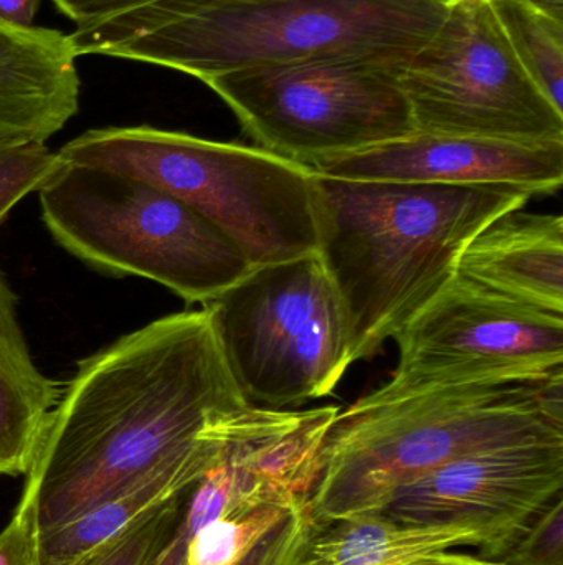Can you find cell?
<instances>
[{
    "label": "cell",
    "instance_id": "obj_1",
    "mask_svg": "<svg viewBox=\"0 0 563 565\" xmlns=\"http://www.w3.org/2000/svg\"><path fill=\"white\" fill-rule=\"evenodd\" d=\"M210 312L164 316L79 362L25 475L48 530L165 468L215 457L247 407Z\"/></svg>",
    "mask_w": 563,
    "mask_h": 565
},
{
    "label": "cell",
    "instance_id": "obj_2",
    "mask_svg": "<svg viewBox=\"0 0 563 565\" xmlns=\"http://www.w3.org/2000/svg\"><path fill=\"white\" fill-rule=\"evenodd\" d=\"M323 260L349 322L350 359L372 358L456 275L489 222L528 192L496 185L360 181L314 172Z\"/></svg>",
    "mask_w": 563,
    "mask_h": 565
},
{
    "label": "cell",
    "instance_id": "obj_3",
    "mask_svg": "<svg viewBox=\"0 0 563 565\" xmlns=\"http://www.w3.org/2000/svg\"><path fill=\"white\" fill-rule=\"evenodd\" d=\"M559 438L563 375L390 401L362 397L331 425L304 508L314 526L382 513L397 491L453 458Z\"/></svg>",
    "mask_w": 563,
    "mask_h": 565
},
{
    "label": "cell",
    "instance_id": "obj_4",
    "mask_svg": "<svg viewBox=\"0 0 563 565\" xmlns=\"http://www.w3.org/2000/svg\"><path fill=\"white\" fill-rule=\"evenodd\" d=\"M58 158L138 175L171 192L230 238L253 267L317 254L314 172L258 146L152 126L91 129Z\"/></svg>",
    "mask_w": 563,
    "mask_h": 565
},
{
    "label": "cell",
    "instance_id": "obj_5",
    "mask_svg": "<svg viewBox=\"0 0 563 565\" xmlns=\"http://www.w3.org/2000/svg\"><path fill=\"white\" fill-rule=\"evenodd\" d=\"M446 7L423 0H267L171 20L101 46L204 79L235 70L314 60L393 63L433 35Z\"/></svg>",
    "mask_w": 563,
    "mask_h": 565
},
{
    "label": "cell",
    "instance_id": "obj_6",
    "mask_svg": "<svg viewBox=\"0 0 563 565\" xmlns=\"http://www.w3.org/2000/svg\"><path fill=\"white\" fill-rule=\"evenodd\" d=\"M52 237L109 277H141L207 305L253 265L181 199L138 175L59 159L39 189Z\"/></svg>",
    "mask_w": 563,
    "mask_h": 565
},
{
    "label": "cell",
    "instance_id": "obj_7",
    "mask_svg": "<svg viewBox=\"0 0 563 565\" xmlns=\"http://www.w3.org/2000/svg\"><path fill=\"white\" fill-rule=\"evenodd\" d=\"M204 308L248 404L327 397L353 364L346 308L317 254L255 267Z\"/></svg>",
    "mask_w": 563,
    "mask_h": 565
},
{
    "label": "cell",
    "instance_id": "obj_8",
    "mask_svg": "<svg viewBox=\"0 0 563 565\" xmlns=\"http://www.w3.org/2000/svg\"><path fill=\"white\" fill-rule=\"evenodd\" d=\"M204 83L258 148L310 169L416 132L389 63L314 60L235 70Z\"/></svg>",
    "mask_w": 563,
    "mask_h": 565
},
{
    "label": "cell",
    "instance_id": "obj_9",
    "mask_svg": "<svg viewBox=\"0 0 563 565\" xmlns=\"http://www.w3.org/2000/svg\"><path fill=\"white\" fill-rule=\"evenodd\" d=\"M390 72L409 102L416 132L563 141V111L512 49L489 0L446 7L433 35Z\"/></svg>",
    "mask_w": 563,
    "mask_h": 565
},
{
    "label": "cell",
    "instance_id": "obj_10",
    "mask_svg": "<svg viewBox=\"0 0 563 565\" xmlns=\"http://www.w3.org/2000/svg\"><path fill=\"white\" fill-rule=\"evenodd\" d=\"M393 377L370 401L563 375V315L539 311L455 275L396 335Z\"/></svg>",
    "mask_w": 563,
    "mask_h": 565
},
{
    "label": "cell",
    "instance_id": "obj_11",
    "mask_svg": "<svg viewBox=\"0 0 563 565\" xmlns=\"http://www.w3.org/2000/svg\"><path fill=\"white\" fill-rule=\"evenodd\" d=\"M562 490L563 438L522 441L440 465L397 491L382 514L413 526L476 530L483 557L498 559Z\"/></svg>",
    "mask_w": 563,
    "mask_h": 565
},
{
    "label": "cell",
    "instance_id": "obj_12",
    "mask_svg": "<svg viewBox=\"0 0 563 565\" xmlns=\"http://www.w3.org/2000/svg\"><path fill=\"white\" fill-rule=\"evenodd\" d=\"M311 171L360 181L496 185L531 195L554 194L563 182V141L516 142L415 132L324 159Z\"/></svg>",
    "mask_w": 563,
    "mask_h": 565
},
{
    "label": "cell",
    "instance_id": "obj_13",
    "mask_svg": "<svg viewBox=\"0 0 563 565\" xmlns=\"http://www.w3.org/2000/svg\"><path fill=\"white\" fill-rule=\"evenodd\" d=\"M69 33L0 19V145L45 142L78 113Z\"/></svg>",
    "mask_w": 563,
    "mask_h": 565
},
{
    "label": "cell",
    "instance_id": "obj_14",
    "mask_svg": "<svg viewBox=\"0 0 563 565\" xmlns=\"http://www.w3.org/2000/svg\"><path fill=\"white\" fill-rule=\"evenodd\" d=\"M456 275L519 305L563 315V218L499 215L468 242Z\"/></svg>",
    "mask_w": 563,
    "mask_h": 565
},
{
    "label": "cell",
    "instance_id": "obj_15",
    "mask_svg": "<svg viewBox=\"0 0 563 565\" xmlns=\"http://www.w3.org/2000/svg\"><path fill=\"white\" fill-rule=\"evenodd\" d=\"M59 395L33 364L15 292L0 270V477L29 473Z\"/></svg>",
    "mask_w": 563,
    "mask_h": 565
},
{
    "label": "cell",
    "instance_id": "obj_16",
    "mask_svg": "<svg viewBox=\"0 0 563 565\" xmlns=\"http://www.w3.org/2000/svg\"><path fill=\"white\" fill-rule=\"evenodd\" d=\"M218 454L220 448L215 457L207 460L149 475L138 483L102 498L65 523L39 530L36 565H78L93 551L121 536L149 511L194 488L214 467Z\"/></svg>",
    "mask_w": 563,
    "mask_h": 565
},
{
    "label": "cell",
    "instance_id": "obj_17",
    "mask_svg": "<svg viewBox=\"0 0 563 565\" xmlns=\"http://www.w3.org/2000/svg\"><path fill=\"white\" fill-rule=\"evenodd\" d=\"M485 540L476 530L413 526L386 514L346 518L314 526L296 565H409L432 554L458 547H478Z\"/></svg>",
    "mask_w": 563,
    "mask_h": 565
},
{
    "label": "cell",
    "instance_id": "obj_18",
    "mask_svg": "<svg viewBox=\"0 0 563 565\" xmlns=\"http://www.w3.org/2000/svg\"><path fill=\"white\" fill-rule=\"evenodd\" d=\"M512 49L532 78L563 111V22L524 0H489Z\"/></svg>",
    "mask_w": 563,
    "mask_h": 565
},
{
    "label": "cell",
    "instance_id": "obj_19",
    "mask_svg": "<svg viewBox=\"0 0 563 565\" xmlns=\"http://www.w3.org/2000/svg\"><path fill=\"white\" fill-rule=\"evenodd\" d=\"M300 504H260L205 524L188 536L184 565H238Z\"/></svg>",
    "mask_w": 563,
    "mask_h": 565
},
{
    "label": "cell",
    "instance_id": "obj_20",
    "mask_svg": "<svg viewBox=\"0 0 563 565\" xmlns=\"http://www.w3.org/2000/svg\"><path fill=\"white\" fill-rule=\"evenodd\" d=\"M258 2H267V0H154L109 19L76 26L75 32L69 33V39L75 46L76 55H95L108 43L155 29L181 17L221 9V7Z\"/></svg>",
    "mask_w": 563,
    "mask_h": 565
},
{
    "label": "cell",
    "instance_id": "obj_21",
    "mask_svg": "<svg viewBox=\"0 0 563 565\" xmlns=\"http://www.w3.org/2000/svg\"><path fill=\"white\" fill-rule=\"evenodd\" d=\"M191 490L149 511L121 536L102 544L78 565H154L184 521Z\"/></svg>",
    "mask_w": 563,
    "mask_h": 565
},
{
    "label": "cell",
    "instance_id": "obj_22",
    "mask_svg": "<svg viewBox=\"0 0 563 565\" xmlns=\"http://www.w3.org/2000/svg\"><path fill=\"white\" fill-rule=\"evenodd\" d=\"M58 164V152L50 151L45 142L0 145V225L23 198L45 184Z\"/></svg>",
    "mask_w": 563,
    "mask_h": 565
},
{
    "label": "cell",
    "instance_id": "obj_23",
    "mask_svg": "<svg viewBox=\"0 0 563 565\" xmlns=\"http://www.w3.org/2000/svg\"><path fill=\"white\" fill-rule=\"evenodd\" d=\"M505 565H563V497L544 508L498 557Z\"/></svg>",
    "mask_w": 563,
    "mask_h": 565
},
{
    "label": "cell",
    "instance_id": "obj_24",
    "mask_svg": "<svg viewBox=\"0 0 563 565\" xmlns=\"http://www.w3.org/2000/svg\"><path fill=\"white\" fill-rule=\"evenodd\" d=\"M313 523L304 503L294 508L238 565H296Z\"/></svg>",
    "mask_w": 563,
    "mask_h": 565
},
{
    "label": "cell",
    "instance_id": "obj_25",
    "mask_svg": "<svg viewBox=\"0 0 563 565\" xmlns=\"http://www.w3.org/2000/svg\"><path fill=\"white\" fill-rule=\"evenodd\" d=\"M39 520L36 497L32 484L25 481L19 507L0 533V565H36Z\"/></svg>",
    "mask_w": 563,
    "mask_h": 565
},
{
    "label": "cell",
    "instance_id": "obj_26",
    "mask_svg": "<svg viewBox=\"0 0 563 565\" xmlns=\"http://www.w3.org/2000/svg\"><path fill=\"white\" fill-rule=\"evenodd\" d=\"M52 2L66 19L76 23V26H82L138 9L154 0H52Z\"/></svg>",
    "mask_w": 563,
    "mask_h": 565
},
{
    "label": "cell",
    "instance_id": "obj_27",
    "mask_svg": "<svg viewBox=\"0 0 563 565\" xmlns=\"http://www.w3.org/2000/svg\"><path fill=\"white\" fill-rule=\"evenodd\" d=\"M42 0H0V19L12 25H33Z\"/></svg>",
    "mask_w": 563,
    "mask_h": 565
},
{
    "label": "cell",
    "instance_id": "obj_28",
    "mask_svg": "<svg viewBox=\"0 0 563 565\" xmlns=\"http://www.w3.org/2000/svg\"><path fill=\"white\" fill-rule=\"evenodd\" d=\"M409 565H505L498 559H489V557H475L469 554L452 553V551H443V553L432 554V556L423 557Z\"/></svg>",
    "mask_w": 563,
    "mask_h": 565
},
{
    "label": "cell",
    "instance_id": "obj_29",
    "mask_svg": "<svg viewBox=\"0 0 563 565\" xmlns=\"http://www.w3.org/2000/svg\"><path fill=\"white\" fill-rule=\"evenodd\" d=\"M188 534L184 527V521L178 526L177 533L172 537L161 556L155 559L154 565H184L185 550H187Z\"/></svg>",
    "mask_w": 563,
    "mask_h": 565
},
{
    "label": "cell",
    "instance_id": "obj_30",
    "mask_svg": "<svg viewBox=\"0 0 563 565\" xmlns=\"http://www.w3.org/2000/svg\"><path fill=\"white\" fill-rule=\"evenodd\" d=\"M524 2L538 9L539 12L563 22V0H524Z\"/></svg>",
    "mask_w": 563,
    "mask_h": 565
},
{
    "label": "cell",
    "instance_id": "obj_31",
    "mask_svg": "<svg viewBox=\"0 0 563 565\" xmlns=\"http://www.w3.org/2000/svg\"><path fill=\"white\" fill-rule=\"evenodd\" d=\"M463 2V0H443V3H445L446 7L453 6V3Z\"/></svg>",
    "mask_w": 563,
    "mask_h": 565
},
{
    "label": "cell",
    "instance_id": "obj_32",
    "mask_svg": "<svg viewBox=\"0 0 563 565\" xmlns=\"http://www.w3.org/2000/svg\"><path fill=\"white\" fill-rule=\"evenodd\" d=\"M423 2H433V3H440V6H445V3H443V0H423Z\"/></svg>",
    "mask_w": 563,
    "mask_h": 565
}]
</instances>
